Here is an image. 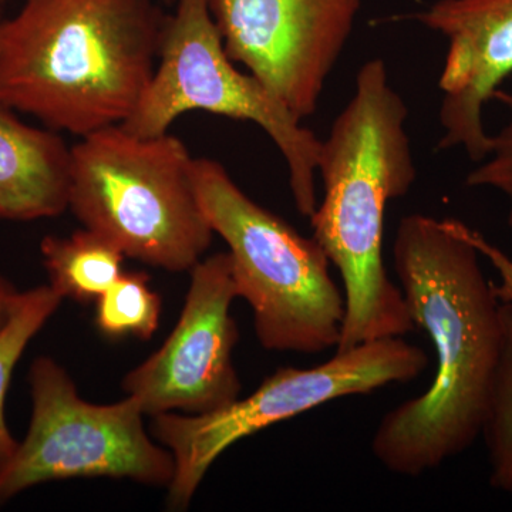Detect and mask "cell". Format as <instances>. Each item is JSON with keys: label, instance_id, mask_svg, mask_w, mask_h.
Segmentation results:
<instances>
[{"label": "cell", "instance_id": "1", "mask_svg": "<svg viewBox=\"0 0 512 512\" xmlns=\"http://www.w3.org/2000/svg\"><path fill=\"white\" fill-rule=\"evenodd\" d=\"M460 221L402 218L394 271L414 326L429 335L436 372L429 389L390 410L372 453L380 466L419 477L468 450L483 429L503 342L500 299Z\"/></svg>", "mask_w": 512, "mask_h": 512}, {"label": "cell", "instance_id": "2", "mask_svg": "<svg viewBox=\"0 0 512 512\" xmlns=\"http://www.w3.org/2000/svg\"><path fill=\"white\" fill-rule=\"evenodd\" d=\"M407 119L386 63L372 59L360 67L352 99L320 141L325 192L309 220L343 279L345 319L336 352L416 329L383 262L387 204L406 197L417 177Z\"/></svg>", "mask_w": 512, "mask_h": 512}, {"label": "cell", "instance_id": "3", "mask_svg": "<svg viewBox=\"0 0 512 512\" xmlns=\"http://www.w3.org/2000/svg\"><path fill=\"white\" fill-rule=\"evenodd\" d=\"M168 16L156 0H26L0 23V101L80 138L134 113Z\"/></svg>", "mask_w": 512, "mask_h": 512}, {"label": "cell", "instance_id": "4", "mask_svg": "<svg viewBox=\"0 0 512 512\" xmlns=\"http://www.w3.org/2000/svg\"><path fill=\"white\" fill-rule=\"evenodd\" d=\"M192 173L194 158L180 138L103 128L72 147L69 210L126 258L191 271L214 237Z\"/></svg>", "mask_w": 512, "mask_h": 512}, {"label": "cell", "instance_id": "5", "mask_svg": "<svg viewBox=\"0 0 512 512\" xmlns=\"http://www.w3.org/2000/svg\"><path fill=\"white\" fill-rule=\"evenodd\" d=\"M192 174L212 231L228 245L238 298L254 312L262 348L309 355L338 348L345 295L318 241L256 204L218 161L194 158Z\"/></svg>", "mask_w": 512, "mask_h": 512}, {"label": "cell", "instance_id": "6", "mask_svg": "<svg viewBox=\"0 0 512 512\" xmlns=\"http://www.w3.org/2000/svg\"><path fill=\"white\" fill-rule=\"evenodd\" d=\"M195 110L261 127L288 165L296 210L312 217L319 202L316 174L322 140L255 76L234 66L208 0H177L153 79L121 126L137 136H161L178 117Z\"/></svg>", "mask_w": 512, "mask_h": 512}, {"label": "cell", "instance_id": "7", "mask_svg": "<svg viewBox=\"0 0 512 512\" xmlns=\"http://www.w3.org/2000/svg\"><path fill=\"white\" fill-rule=\"evenodd\" d=\"M429 356L403 338L360 343L322 365L281 367L245 399L205 414L163 413L153 417L154 437L173 454L168 507L185 510L205 474L235 443L274 424L340 399L409 383L429 367Z\"/></svg>", "mask_w": 512, "mask_h": 512}, {"label": "cell", "instance_id": "8", "mask_svg": "<svg viewBox=\"0 0 512 512\" xmlns=\"http://www.w3.org/2000/svg\"><path fill=\"white\" fill-rule=\"evenodd\" d=\"M29 384V429L0 468V505L35 485L69 478L170 485L173 454L150 439L146 414L134 397L111 404L86 402L67 370L49 356L36 357Z\"/></svg>", "mask_w": 512, "mask_h": 512}, {"label": "cell", "instance_id": "9", "mask_svg": "<svg viewBox=\"0 0 512 512\" xmlns=\"http://www.w3.org/2000/svg\"><path fill=\"white\" fill-rule=\"evenodd\" d=\"M225 52L299 120L318 110L362 0H208Z\"/></svg>", "mask_w": 512, "mask_h": 512}, {"label": "cell", "instance_id": "10", "mask_svg": "<svg viewBox=\"0 0 512 512\" xmlns=\"http://www.w3.org/2000/svg\"><path fill=\"white\" fill-rule=\"evenodd\" d=\"M183 312L164 345L123 380L146 416L217 412L239 399L232 362L239 339L231 306L238 298L229 252L201 259L191 269Z\"/></svg>", "mask_w": 512, "mask_h": 512}, {"label": "cell", "instance_id": "11", "mask_svg": "<svg viewBox=\"0 0 512 512\" xmlns=\"http://www.w3.org/2000/svg\"><path fill=\"white\" fill-rule=\"evenodd\" d=\"M414 19L446 37L437 148L481 163L491 147L483 110L512 73V0H437Z\"/></svg>", "mask_w": 512, "mask_h": 512}, {"label": "cell", "instance_id": "12", "mask_svg": "<svg viewBox=\"0 0 512 512\" xmlns=\"http://www.w3.org/2000/svg\"><path fill=\"white\" fill-rule=\"evenodd\" d=\"M72 148L0 101V220L36 221L69 208Z\"/></svg>", "mask_w": 512, "mask_h": 512}, {"label": "cell", "instance_id": "13", "mask_svg": "<svg viewBox=\"0 0 512 512\" xmlns=\"http://www.w3.org/2000/svg\"><path fill=\"white\" fill-rule=\"evenodd\" d=\"M40 252L49 285L77 302L97 301L123 274L126 259L113 242L87 228L66 238L47 235Z\"/></svg>", "mask_w": 512, "mask_h": 512}, {"label": "cell", "instance_id": "14", "mask_svg": "<svg viewBox=\"0 0 512 512\" xmlns=\"http://www.w3.org/2000/svg\"><path fill=\"white\" fill-rule=\"evenodd\" d=\"M63 298L50 285L20 291L5 325L0 329V468L8 463L19 441L10 433L5 404L13 372L29 343L55 315Z\"/></svg>", "mask_w": 512, "mask_h": 512}, {"label": "cell", "instance_id": "15", "mask_svg": "<svg viewBox=\"0 0 512 512\" xmlns=\"http://www.w3.org/2000/svg\"><path fill=\"white\" fill-rule=\"evenodd\" d=\"M500 313L503 342L481 436L487 448L491 487L512 494V302H501Z\"/></svg>", "mask_w": 512, "mask_h": 512}, {"label": "cell", "instance_id": "16", "mask_svg": "<svg viewBox=\"0 0 512 512\" xmlns=\"http://www.w3.org/2000/svg\"><path fill=\"white\" fill-rule=\"evenodd\" d=\"M160 318V295L144 272H123L96 301L97 328L109 338L150 339Z\"/></svg>", "mask_w": 512, "mask_h": 512}, {"label": "cell", "instance_id": "17", "mask_svg": "<svg viewBox=\"0 0 512 512\" xmlns=\"http://www.w3.org/2000/svg\"><path fill=\"white\" fill-rule=\"evenodd\" d=\"M494 99L508 111V120L497 134L491 136L487 157L468 173L466 184L471 188H491L507 198V224L512 232V92L498 89Z\"/></svg>", "mask_w": 512, "mask_h": 512}, {"label": "cell", "instance_id": "18", "mask_svg": "<svg viewBox=\"0 0 512 512\" xmlns=\"http://www.w3.org/2000/svg\"><path fill=\"white\" fill-rule=\"evenodd\" d=\"M19 292L9 279L0 275V329L8 320Z\"/></svg>", "mask_w": 512, "mask_h": 512}, {"label": "cell", "instance_id": "19", "mask_svg": "<svg viewBox=\"0 0 512 512\" xmlns=\"http://www.w3.org/2000/svg\"><path fill=\"white\" fill-rule=\"evenodd\" d=\"M0 2H3V0H0Z\"/></svg>", "mask_w": 512, "mask_h": 512}]
</instances>
